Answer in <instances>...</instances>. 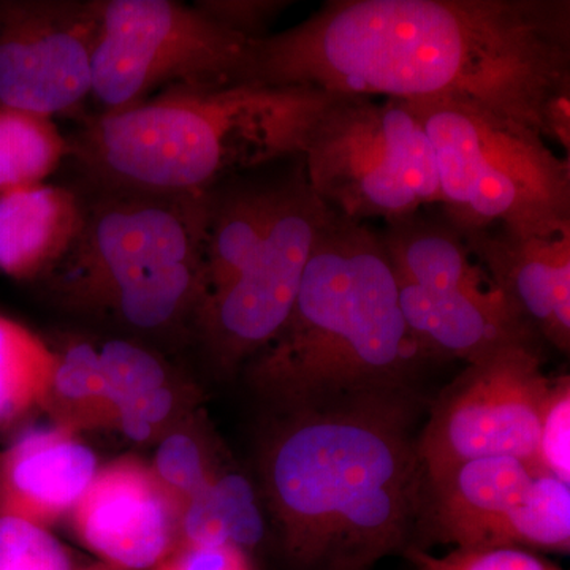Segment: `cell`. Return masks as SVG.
Segmentation results:
<instances>
[{
    "label": "cell",
    "instance_id": "obj_21",
    "mask_svg": "<svg viewBox=\"0 0 570 570\" xmlns=\"http://www.w3.org/2000/svg\"><path fill=\"white\" fill-rule=\"evenodd\" d=\"M97 352L105 400L112 415L137 397L167 385V371L163 363L137 344L122 340L108 341Z\"/></svg>",
    "mask_w": 570,
    "mask_h": 570
},
{
    "label": "cell",
    "instance_id": "obj_20",
    "mask_svg": "<svg viewBox=\"0 0 570 570\" xmlns=\"http://www.w3.org/2000/svg\"><path fill=\"white\" fill-rule=\"evenodd\" d=\"M67 154L55 119L0 107V194L45 184Z\"/></svg>",
    "mask_w": 570,
    "mask_h": 570
},
{
    "label": "cell",
    "instance_id": "obj_17",
    "mask_svg": "<svg viewBox=\"0 0 570 570\" xmlns=\"http://www.w3.org/2000/svg\"><path fill=\"white\" fill-rule=\"evenodd\" d=\"M265 532V515L253 483L238 472L223 471L187 502L175 547H235L249 554Z\"/></svg>",
    "mask_w": 570,
    "mask_h": 570
},
{
    "label": "cell",
    "instance_id": "obj_22",
    "mask_svg": "<svg viewBox=\"0 0 570 570\" xmlns=\"http://www.w3.org/2000/svg\"><path fill=\"white\" fill-rule=\"evenodd\" d=\"M151 469L183 509L223 472L204 439L187 431H176L160 442Z\"/></svg>",
    "mask_w": 570,
    "mask_h": 570
},
{
    "label": "cell",
    "instance_id": "obj_30",
    "mask_svg": "<svg viewBox=\"0 0 570 570\" xmlns=\"http://www.w3.org/2000/svg\"><path fill=\"white\" fill-rule=\"evenodd\" d=\"M89 570H105V569H89Z\"/></svg>",
    "mask_w": 570,
    "mask_h": 570
},
{
    "label": "cell",
    "instance_id": "obj_7",
    "mask_svg": "<svg viewBox=\"0 0 570 570\" xmlns=\"http://www.w3.org/2000/svg\"><path fill=\"white\" fill-rule=\"evenodd\" d=\"M302 156L314 193L348 219L389 224L441 205L430 140L407 100L330 92Z\"/></svg>",
    "mask_w": 570,
    "mask_h": 570
},
{
    "label": "cell",
    "instance_id": "obj_27",
    "mask_svg": "<svg viewBox=\"0 0 570 570\" xmlns=\"http://www.w3.org/2000/svg\"><path fill=\"white\" fill-rule=\"evenodd\" d=\"M294 2L288 0H200L195 9L247 40L268 37L269 26Z\"/></svg>",
    "mask_w": 570,
    "mask_h": 570
},
{
    "label": "cell",
    "instance_id": "obj_8",
    "mask_svg": "<svg viewBox=\"0 0 570 570\" xmlns=\"http://www.w3.org/2000/svg\"><path fill=\"white\" fill-rule=\"evenodd\" d=\"M91 96L102 112L126 110L168 89L249 82L253 40L171 0H99Z\"/></svg>",
    "mask_w": 570,
    "mask_h": 570
},
{
    "label": "cell",
    "instance_id": "obj_18",
    "mask_svg": "<svg viewBox=\"0 0 570 570\" xmlns=\"http://www.w3.org/2000/svg\"><path fill=\"white\" fill-rule=\"evenodd\" d=\"M56 360L28 326L0 316V426L50 401Z\"/></svg>",
    "mask_w": 570,
    "mask_h": 570
},
{
    "label": "cell",
    "instance_id": "obj_6",
    "mask_svg": "<svg viewBox=\"0 0 570 570\" xmlns=\"http://www.w3.org/2000/svg\"><path fill=\"white\" fill-rule=\"evenodd\" d=\"M436 165L441 214L460 232L570 228V163L523 124L466 100H407Z\"/></svg>",
    "mask_w": 570,
    "mask_h": 570
},
{
    "label": "cell",
    "instance_id": "obj_12",
    "mask_svg": "<svg viewBox=\"0 0 570 570\" xmlns=\"http://www.w3.org/2000/svg\"><path fill=\"white\" fill-rule=\"evenodd\" d=\"M183 505L140 461L99 468L70 512L82 546L111 568L154 569L174 550Z\"/></svg>",
    "mask_w": 570,
    "mask_h": 570
},
{
    "label": "cell",
    "instance_id": "obj_10",
    "mask_svg": "<svg viewBox=\"0 0 570 570\" xmlns=\"http://www.w3.org/2000/svg\"><path fill=\"white\" fill-rule=\"evenodd\" d=\"M550 387L539 347H505L468 363L419 433L423 485L471 460L512 456L534 463Z\"/></svg>",
    "mask_w": 570,
    "mask_h": 570
},
{
    "label": "cell",
    "instance_id": "obj_23",
    "mask_svg": "<svg viewBox=\"0 0 570 570\" xmlns=\"http://www.w3.org/2000/svg\"><path fill=\"white\" fill-rule=\"evenodd\" d=\"M56 360L51 396L77 411L97 415L112 414L104 393L99 352L88 343H75Z\"/></svg>",
    "mask_w": 570,
    "mask_h": 570
},
{
    "label": "cell",
    "instance_id": "obj_24",
    "mask_svg": "<svg viewBox=\"0 0 570 570\" xmlns=\"http://www.w3.org/2000/svg\"><path fill=\"white\" fill-rule=\"evenodd\" d=\"M0 570H73L69 553L47 528L0 517Z\"/></svg>",
    "mask_w": 570,
    "mask_h": 570
},
{
    "label": "cell",
    "instance_id": "obj_5",
    "mask_svg": "<svg viewBox=\"0 0 570 570\" xmlns=\"http://www.w3.org/2000/svg\"><path fill=\"white\" fill-rule=\"evenodd\" d=\"M209 193L99 189L85 202L77 242L45 279L67 306L111 314L141 332L194 322Z\"/></svg>",
    "mask_w": 570,
    "mask_h": 570
},
{
    "label": "cell",
    "instance_id": "obj_11",
    "mask_svg": "<svg viewBox=\"0 0 570 570\" xmlns=\"http://www.w3.org/2000/svg\"><path fill=\"white\" fill-rule=\"evenodd\" d=\"M99 0H0V107L67 115L92 94Z\"/></svg>",
    "mask_w": 570,
    "mask_h": 570
},
{
    "label": "cell",
    "instance_id": "obj_28",
    "mask_svg": "<svg viewBox=\"0 0 570 570\" xmlns=\"http://www.w3.org/2000/svg\"><path fill=\"white\" fill-rule=\"evenodd\" d=\"M153 570H255L246 551L235 547H175Z\"/></svg>",
    "mask_w": 570,
    "mask_h": 570
},
{
    "label": "cell",
    "instance_id": "obj_14",
    "mask_svg": "<svg viewBox=\"0 0 570 570\" xmlns=\"http://www.w3.org/2000/svg\"><path fill=\"white\" fill-rule=\"evenodd\" d=\"M99 471L67 428L33 430L0 452V517L47 528L71 510Z\"/></svg>",
    "mask_w": 570,
    "mask_h": 570
},
{
    "label": "cell",
    "instance_id": "obj_4",
    "mask_svg": "<svg viewBox=\"0 0 570 570\" xmlns=\"http://www.w3.org/2000/svg\"><path fill=\"white\" fill-rule=\"evenodd\" d=\"M330 92L239 82L168 89L100 112L69 141L97 189L209 193L246 171L299 156Z\"/></svg>",
    "mask_w": 570,
    "mask_h": 570
},
{
    "label": "cell",
    "instance_id": "obj_16",
    "mask_svg": "<svg viewBox=\"0 0 570 570\" xmlns=\"http://www.w3.org/2000/svg\"><path fill=\"white\" fill-rule=\"evenodd\" d=\"M85 200L61 186L0 194V272L18 281L41 279L80 235Z\"/></svg>",
    "mask_w": 570,
    "mask_h": 570
},
{
    "label": "cell",
    "instance_id": "obj_15",
    "mask_svg": "<svg viewBox=\"0 0 570 570\" xmlns=\"http://www.w3.org/2000/svg\"><path fill=\"white\" fill-rule=\"evenodd\" d=\"M539 469L512 456L460 464L423 485L419 520L439 542L455 549H489L491 535Z\"/></svg>",
    "mask_w": 570,
    "mask_h": 570
},
{
    "label": "cell",
    "instance_id": "obj_3",
    "mask_svg": "<svg viewBox=\"0 0 570 570\" xmlns=\"http://www.w3.org/2000/svg\"><path fill=\"white\" fill-rule=\"evenodd\" d=\"M438 362L409 330L381 232L335 213L318 236L294 306L246 363L277 412L412 390Z\"/></svg>",
    "mask_w": 570,
    "mask_h": 570
},
{
    "label": "cell",
    "instance_id": "obj_13",
    "mask_svg": "<svg viewBox=\"0 0 570 570\" xmlns=\"http://www.w3.org/2000/svg\"><path fill=\"white\" fill-rule=\"evenodd\" d=\"M460 234L540 340L569 354L570 228L549 235H517L502 228Z\"/></svg>",
    "mask_w": 570,
    "mask_h": 570
},
{
    "label": "cell",
    "instance_id": "obj_2",
    "mask_svg": "<svg viewBox=\"0 0 570 570\" xmlns=\"http://www.w3.org/2000/svg\"><path fill=\"white\" fill-rule=\"evenodd\" d=\"M262 449L265 505L299 570H367L406 546L422 508L414 390L277 412Z\"/></svg>",
    "mask_w": 570,
    "mask_h": 570
},
{
    "label": "cell",
    "instance_id": "obj_26",
    "mask_svg": "<svg viewBox=\"0 0 570 570\" xmlns=\"http://www.w3.org/2000/svg\"><path fill=\"white\" fill-rule=\"evenodd\" d=\"M414 570H562L538 554L520 549H453L444 557L411 547Z\"/></svg>",
    "mask_w": 570,
    "mask_h": 570
},
{
    "label": "cell",
    "instance_id": "obj_29",
    "mask_svg": "<svg viewBox=\"0 0 570 570\" xmlns=\"http://www.w3.org/2000/svg\"><path fill=\"white\" fill-rule=\"evenodd\" d=\"M175 406V397L168 385L146 393L132 403L116 411L115 417H135L153 428L160 425Z\"/></svg>",
    "mask_w": 570,
    "mask_h": 570
},
{
    "label": "cell",
    "instance_id": "obj_9",
    "mask_svg": "<svg viewBox=\"0 0 570 570\" xmlns=\"http://www.w3.org/2000/svg\"><path fill=\"white\" fill-rule=\"evenodd\" d=\"M335 213L314 193L299 154L264 238L195 314L193 324L217 365L235 370L276 336L318 236Z\"/></svg>",
    "mask_w": 570,
    "mask_h": 570
},
{
    "label": "cell",
    "instance_id": "obj_1",
    "mask_svg": "<svg viewBox=\"0 0 570 570\" xmlns=\"http://www.w3.org/2000/svg\"><path fill=\"white\" fill-rule=\"evenodd\" d=\"M249 82L466 100L546 135L570 89L568 0H330L257 40Z\"/></svg>",
    "mask_w": 570,
    "mask_h": 570
},
{
    "label": "cell",
    "instance_id": "obj_19",
    "mask_svg": "<svg viewBox=\"0 0 570 570\" xmlns=\"http://www.w3.org/2000/svg\"><path fill=\"white\" fill-rule=\"evenodd\" d=\"M489 549L569 553L570 483L538 472L491 535Z\"/></svg>",
    "mask_w": 570,
    "mask_h": 570
},
{
    "label": "cell",
    "instance_id": "obj_25",
    "mask_svg": "<svg viewBox=\"0 0 570 570\" xmlns=\"http://www.w3.org/2000/svg\"><path fill=\"white\" fill-rule=\"evenodd\" d=\"M535 468L570 483V377L551 379L543 406L534 459Z\"/></svg>",
    "mask_w": 570,
    "mask_h": 570
}]
</instances>
